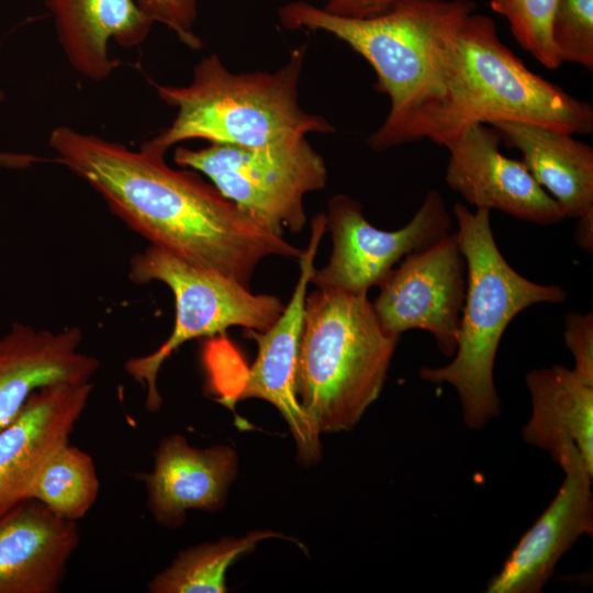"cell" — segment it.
Instances as JSON below:
<instances>
[{"label": "cell", "instance_id": "cell-28", "mask_svg": "<svg viewBox=\"0 0 593 593\" xmlns=\"http://www.w3.org/2000/svg\"><path fill=\"white\" fill-rule=\"evenodd\" d=\"M4 98V94L2 93V91H0V101ZM36 158H33L31 156H24V155H2L0 154V161H3V163H9L11 165H19V166H23V165H27L30 163H32V160Z\"/></svg>", "mask_w": 593, "mask_h": 593}, {"label": "cell", "instance_id": "cell-9", "mask_svg": "<svg viewBox=\"0 0 593 593\" xmlns=\"http://www.w3.org/2000/svg\"><path fill=\"white\" fill-rule=\"evenodd\" d=\"M326 220L332 253L324 267L314 269L310 284L356 294H368L406 256L447 236L452 224L443 195L435 189L427 192L411 221L396 231L372 225L360 202L347 194L331 198Z\"/></svg>", "mask_w": 593, "mask_h": 593}, {"label": "cell", "instance_id": "cell-7", "mask_svg": "<svg viewBox=\"0 0 593 593\" xmlns=\"http://www.w3.org/2000/svg\"><path fill=\"white\" fill-rule=\"evenodd\" d=\"M128 277L137 284L163 282L175 298L176 317L170 336L155 351L125 362L126 372L145 388V404L150 412L158 411L163 403L157 389L160 367L178 347L194 338L224 333L232 326L266 331L286 306L276 295L253 293L237 281L152 245L131 258Z\"/></svg>", "mask_w": 593, "mask_h": 593}, {"label": "cell", "instance_id": "cell-6", "mask_svg": "<svg viewBox=\"0 0 593 593\" xmlns=\"http://www.w3.org/2000/svg\"><path fill=\"white\" fill-rule=\"evenodd\" d=\"M399 339L367 294L316 288L306 295L296 395L320 435L357 425L383 389Z\"/></svg>", "mask_w": 593, "mask_h": 593}, {"label": "cell", "instance_id": "cell-10", "mask_svg": "<svg viewBox=\"0 0 593 593\" xmlns=\"http://www.w3.org/2000/svg\"><path fill=\"white\" fill-rule=\"evenodd\" d=\"M378 287L372 305L385 331L398 336L427 331L441 354L454 356L467 289V266L456 232L406 256Z\"/></svg>", "mask_w": 593, "mask_h": 593}, {"label": "cell", "instance_id": "cell-3", "mask_svg": "<svg viewBox=\"0 0 593 593\" xmlns=\"http://www.w3.org/2000/svg\"><path fill=\"white\" fill-rule=\"evenodd\" d=\"M514 121L574 134L593 131V108L529 70L500 40L494 21L475 12L461 24L445 93L415 133L439 146L470 124Z\"/></svg>", "mask_w": 593, "mask_h": 593}, {"label": "cell", "instance_id": "cell-8", "mask_svg": "<svg viewBox=\"0 0 593 593\" xmlns=\"http://www.w3.org/2000/svg\"><path fill=\"white\" fill-rule=\"evenodd\" d=\"M174 160L205 175L225 198L280 236L303 230L305 195L324 189L327 182L325 160L306 136L255 147L179 146Z\"/></svg>", "mask_w": 593, "mask_h": 593}, {"label": "cell", "instance_id": "cell-23", "mask_svg": "<svg viewBox=\"0 0 593 593\" xmlns=\"http://www.w3.org/2000/svg\"><path fill=\"white\" fill-rule=\"evenodd\" d=\"M558 0H491L490 8L505 18L521 47L548 69L562 64L551 38Z\"/></svg>", "mask_w": 593, "mask_h": 593}, {"label": "cell", "instance_id": "cell-4", "mask_svg": "<svg viewBox=\"0 0 593 593\" xmlns=\"http://www.w3.org/2000/svg\"><path fill=\"white\" fill-rule=\"evenodd\" d=\"M307 43L294 47L275 71L232 72L216 54L193 67L186 86L150 81L158 97L177 109L169 126L147 143L164 152L189 139L210 144L262 146L310 133H333L323 116L299 103Z\"/></svg>", "mask_w": 593, "mask_h": 593}, {"label": "cell", "instance_id": "cell-2", "mask_svg": "<svg viewBox=\"0 0 593 593\" xmlns=\"http://www.w3.org/2000/svg\"><path fill=\"white\" fill-rule=\"evenodd\" d=\"M475 10L472 0H401L369 18L332 14L304 1L278 10L290 31H322L347 44L373 68L374 88L390 101L367 145L382 152L415 142V133L445 93L457 33Z\"/></svg>", "mask_w": 593, "mask_h": 593}, {"label": "cell", "instance_id": "cell-13", "mask_svg": "<svg viewBox=\"0 0 593 593\" xmlns=\"http://www.w3.org/2000/svg\"><path fill=\"white\" fill-rule=\"evenodd\" d=\"M561 469L564 480L555 499L523 535L485 592H541L561 557L583 535H593V470L580 458Z\"/></svg>", "mask_w": 593, "mask_h": 593}, {"label": "cell", "instance_id": "cell-19", "mask_svg": "<svg viewBox=\"0 0 593 593\" xmlns=\"http://www.w3.org/2000/svg\"><path fill=\"white\" fill-rule=\"evenodd\" d=\"M526 385L532 415L524 441L548 451L559 466L579 456L593 469V387L557 363L530 370Z\"/></svg>", "mask_w": 593, "mask_h": 593}, {"label": "cell", "instance_id": "cell-15", "mask_svg": "<svg viewBox=\"0 0 593 593\" xmlns=\"http://www.w3.org/2000/svg\"><path fill=\"white\" fill-rule=\"evenodd\" d=\"M82 332L38 329L14 323L0 337V429L20 413L31 394L57 383L91 381L100 360L80 349Z\"/></svg>", "mask_w": 593, "mask_h": 593}, {"label": "cell", "instance_id": "cell-5", "mask_svg": "<svg viewBox=\"0 0 593 593\" xmlns=\"http://www.w3.org/2000/svg\"><path fill=\"white\" fill-rule=\"evenodd\" d=\"M490 212L456 203L457 236L467 266V289L452 360L444 367H421L422 380L448 383L458 393L466 425L482 428L501 413L493 369L501 338L525 309L561 303L564 289L519 275L501 254L492 233Z\"/></svg>", "mask_w": 593, "mask_h": 593}, {"label": "cell", "instance_id": "cell-18", "mask_svg": "<svg viewBox=\"0 0 593 593\" xmlns=\"http://www.w3.org/2000/svg\"><path fill=\"white\" fill-rule=\"evenodd\" d=\"M46 5L66 58L94 81L120 65L109 56L111 40L125 48L139 46L155 23L136 0H47Z\"/></svg>", "mask_w": 593, "mask_h": 593}, {"label": "cell", "instance_id": "cell-17", "mask_svg": "<svg viewBox=\"0 0 593 593\" xmlns=\"http://www.w3.org/2000/svg\"><path fill=\"white\" fill-rule=\"evenodd\" d=\"M79 541L77 522L34 499L0 516V593H55Z\"/></svg>", "mask_w": 593, "mask_h": 593}, {"label": "cell", "instance_id": "cell-16", "mask_svg": "<svg viewBox=\"0 0 593 593\" xmlns=\"http://www.w3.org/2000/svg\"><path fill=\"white\" fill-rule=\"evenodd\" d=\"M153 470L143 475L150 513L166 527L180 526L189 510L223 507L237 473L236 451L225 445L190 446L179 434L160 440Z\"/></svg>", "mask_w": 593, "mask_h": 593}, {"label": "cell", "instance_id": "cell-24", "mask_svg": "<svg viewBox=\"0 0 593 593\" xmlns=\"http://www.w3.org/2000/svg\"><path fill=\"white\" fill-rule=\"evenodd\" d=\"M551 38L561 63L593 69V0H558Z\"/></svg>", "mask_w": 593, "mask_h": 593}, {"label": "cell", "instance_id": "cell-25", "mask_svg": "<svg viewBox=\"0 0 593 593\" xmlns=\"http://www.w3.org/2000/svg\"><path fill=\"white\" fill-rule=\"evenodd\" d=\"M141 9L154 21L166 25L178 40L197 51L202 40L194 32L198 16L197 0H136Z\"/></svg>", "mask_w": 593, "mask_h": 593}, {"label": "cell", "instance_id": "cell-26", "mask_svg": "<svg viewBox=\"0 0 593 593\" xmlns=\"http://www.w3.org/2000/svg\"><path fill=\"white\" fill-rule=\"evenodd\" d=\"M564 343L574 358V374L593 387V314L569 312L564 317Z\"/></svg>", "mask_w": 593, "mask_h": 593}, {"label": "cell", "instance_id": "cell-27", "mask_svg": "<svg viewBox=\"0 0 593 593\" xmlns=\"http://www.w3.org/2000/svg\"><path fill=\"white\" fill-rule=\"evenodd\" d=\"M325 11L347 18H369L381 14L401 0H321Z\"/></svg>", "mask_w": 593, "mask_h": 593}, {"label": "cell", "instance_id": "cell-12", "mask_svg": "<svg viewBox=\"0 0 593 593\" xmlns=\"http://www.w3.org/2000/svg\"><path fill=\"white\" fill-rule=\"evenodd\" d=\"M500 133L488 124H470L445 143L449 150L446 183L475 209L502 211L544 226L564 215L535 180L523 160L504 156Z\"/></svg>", "mask_w": 593, "mask_h": 593}, {"label": "cell", "instance_id": "cell-20", "mask_svg": "<svg viewBox=\"0 0 593 593\" xmlns=\"http://www.w3.org/2000/svg\"><path fill=\"white\" fill-rule=\"evenodd\" d=\"M492 126L507 147L522 154L564 217L593 219V148L589 144L568 132L532 123L501 121Z\"/></svg>", "mask_w": 593, "mask_h": 593}, {"label": "cell", "instance_id": "cell-22", "mask_svg": "<svg viewBox=\"0 0 593 593\" xmlns=\"http://www.w3.org/2000/svg\"><path fill=\"white\" fill-rule=\"evenodd\" d=\"M100 489L92 457L69 443L58 448L34 477L29 499L72 522L85 517Z\"/></svg>", "mask_w": 593, "mask_h": 593}, {"label": "cell", "instance_id": "cell-14", "mask_svg": "<svg viewBox=\"0 0 593 593\" xmlns=\"http://www.w3.org/2000/svg\"><path fill=\"white\" fill-rule=\"evenodd\" d=\"M92 390L91 381L41 388L0 429V516L29 499L40 468L69 443Z\"/></svg>", "mask_w": 593, "mask_h": 593}, {"label": "cell", "instance_id": "cell-21", "mask_svg": "<svg viewBox=\"0 0 593 593\" xmlns=\"http://www.w3.org/2000/svg\"><path fill=\"white\" fill-rule=\"evenodd\" d=\"M282 537L272 530H254L243 537L189 547L147 583L152 593H224L228 568L259 541Z\"/></svg>", "mask_w": 593, "mask_h": 593}, {"label": "cell", "instance_id": "cell-1", "mask_svg": "<svg viewBox=\"0 0 593 593\" xmlns=\"http://www.w3.org/2000/svg\"><path fill=\"white\" fill-rule=\"evenodd\" d=\"M48 146L56 160L87 182L132 231L190 265L250 288L259 264L303 253L262 221L225 198L192 169L178 170L164 150L125 145L55 127Z\"/></svg>", "mask_w": 593, "mask_h": 593}, {"label": "cell", "instance_id": "cell-11", "mask_svg": "<svg viewBox=\"0 0 593 593\" xmlns=\"http://www.w3.org/2000/svg\"><path fill=\"white\" fill-rule=\"evenodd\" d=\"M326 231V214H317L312 219L309 245L298 259L300 276L289 303L266 331L246 329L247 337L257 344V356L246 371L238 391L225 403L258 398L272 404L286 419L295 441L296 457L305 465L321 459L322 447L320 434L296 395V363L307 287L315 269V256Z\"/></svg>", "mask_w": 593, "mask_h": 593}]
</instances>
